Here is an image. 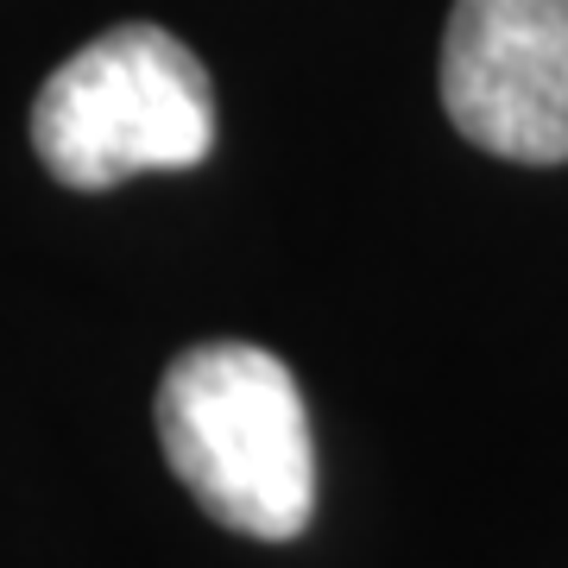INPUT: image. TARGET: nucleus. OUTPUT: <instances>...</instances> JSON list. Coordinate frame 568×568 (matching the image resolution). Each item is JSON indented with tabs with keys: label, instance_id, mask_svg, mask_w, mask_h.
<instances>
[{
	"label": "nucleus",
	"instance_id": "1",
	"mask_svg": "<svg viewBox=\"0 0 568 568\" xmlns=\"http://www.w3.org/2000/svg\"><path fill=\"white\" fill-rule=\"evenodd\" d=\"M159 443L183 493L215 525L260 544H291L316 518V443L304 392L265 347H183L159 386Z\"/></svg>",
	"mask_w": 568,
	"mask_h": 568
},
{
	"label": "nucleus",
	"instance_id": "2",
	"mask_svg": "<svg viewBox=\"0 0 568 568\" xmlns=\"http://www.w3.org/2000/svg\"><path fill=\"white\" fill-rule=\"evenodd\" d=\"M215 145V82L164 26H114L44 77L32 152L70 190H114L145 171H190Z\"/></svg>",
	"mask_w": 568,
	"mask_h": 568
},
{
	"label": "nucleus",
	"instance_id": "3",
	"mask_svg": "<svg viewBox=\"0 0 568 568\" xmlns=\"http://www.w3.org/2000/svg\"><path fill=\"white\" fill-rule=\"evenodd\" d=\"M443 108L493 159L568 164V0H455Z\"/></svg>",
	"mask_w": 568,
	"mask_h": 568
}]
</instances>
